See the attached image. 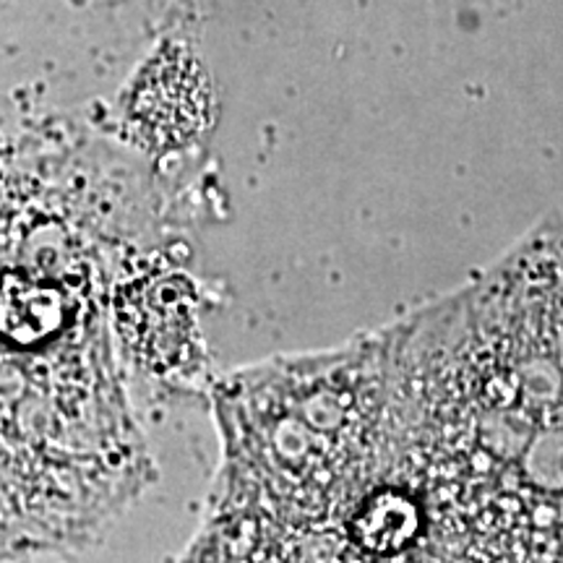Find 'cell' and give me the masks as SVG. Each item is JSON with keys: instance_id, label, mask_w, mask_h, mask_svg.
I'll return each instance as SVG.
<instances>
[{"instance_id": "obj_2", "label": "cell", "mask_w": 563, "mask_h": 563, "mask_svg": "<svg viewBox=\"0 0 563 563\" xmlns=\"http://www.w3.org/2000/svg\"><path fill=\"white\" fill-rule=\"evenodd\" d=\"M452 3L456 5V11L462 9H475L477 13L481 11H504L506 5L517 3V0H452Z\"/></svg>"}, {"instance_id": "obj_1", "label": "cell", "mask_w": 563, "mask_h": 563, "mask_svg": "<svg viewBox=\"0 0 563 563\" xmlns=\"http://www.w3.org/2000/svg\"><path fill=\"white\" fill-rule=\"evenodd\" d=\"M394 420L460 563H563V214L391 323Z\"/></svg>"}]
</instances>
